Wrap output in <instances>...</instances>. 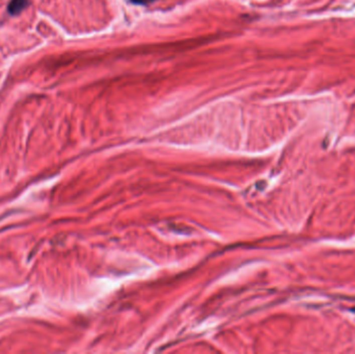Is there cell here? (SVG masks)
Listing matches in <instances>:
<instances>
[{"label":"cell","instance_id":"1","mask_svg":"<svg viewBox=\"0 0 355 354\" xmlns=\"http://www.w3.org/2000/svg\"><path fill=\"white\" fill-rule=\"evenodd\" d=\"M29 5V0H12L8 7V11L11 15H18L25 10Z\"/></svg>","mask_w":355,"mask_h":354}]
</instances>
